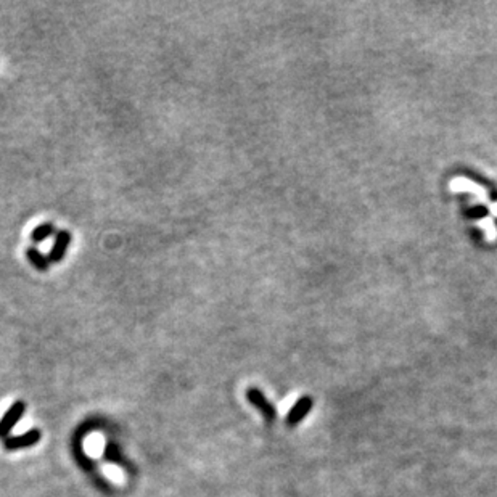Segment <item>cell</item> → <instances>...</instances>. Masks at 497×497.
I'll use <instances>...</instances> for the list:
<instances>
[{"label":"cell","instance_id":"cell-4","mask_svg":"<svg viewBox=\"0 0 497 497\" xmlns=\"http://www.w3.org/2000/svg\"><path fill=\"white\" fill-rule=\"evenodd\" d=\"M41 436L42 435L39 430H29L26 433H21V435L8 436L7 440H3V446L7 451H18L24 449V447H32L41 441Z\"/></svg>","mask_w":497,"mask_h":497},{"label":"cell","instance_id":"cell-7","mask_svg":"<svg viewBox=\"0 0 497 497\" xmlns=\"http://www.w3.org/2000/svg\"><path fill=\"white\" fill-rule=\"evenodd\" d=\"M57 232H58V230L55 227V224H53V223H44V224L37 225V227L32 229L31 242L34 245H39V243L46 242L47 238L53 237V235H57Z\"/></svg>","mask_w":497,"mask_h":497},{"label":"cell","instance_id":"cell-8","mask_svg":"<svg viewBox=\"0 0 497 497\" xmlns=\"http://www.w3.org/2000/svg\"><path fill=\"white\" fill-rule=\"evenodd\" d=\"M488 213H489V211L486 209L485 206L478 205V206H475V208H471V209L467 211V216H469V218H471V219H480V218H483V216H486Z\"/></svg>","mask_w":497,"mask_h":497},{"label":"cell","instance_id":"cell-9","mask_svg":"<svg viewBox=\"0 0 497 497\" xmlns=\"http://www.w3.org/2000/svg\"><path fill=\"white\" fill-rule=\"evenodd\" d=\"M105 454H106L108 459H110L111 462H116V464H120V462L122 460L120 451H118V447H115V446H108Z\"/></svg>","mask_w":497,"mask_h":497},{"label":"cell","instance_id":"cell-3","mask_svg":"<svg viewBox=\"0 0 497 497\" xmlns=\"http://www.w3.org/2000/svg\"><path fill=\"white\" fill-rule=\"evenodd\" d=\"M71 238L73 237H71L70 230H66V229L58 230L55 235V242H53L50 251L47 253L48 259H50L52 264H58L65 259L68 248H70V245H71Z\"/></svg>","mask_w":497,"mask_h":497},{"label":"cell","instance_id":"cell-2","mask_svg":"<svg viewBox=\"0 0 497 497\" xmlns=\"http://www.w3.org/2000/svg\"><path fill=\"white\" fill-rule=\"evenodd\" d=\"M247 400L250 401V404L256 407L261 412V415H263L265 420L268 422H274L275 420V415H277V411H275V407L270 404L268 397H265V395L261 390H258V388H248L247 390Z\"/></svg>","mask_w":497,"mask_h":497},{"label":"cell","instance_id":"cell-6","mask_svg":"<svg viewBox=\"0 0 497 497\" xmlns=\"http://www.w3.org/2000/svg\"><path fill=\"white\" fill-rule=\"evenodd\" d=\"M26 259L31 263L34 269L39 270V272H48L52 268V263L50 259H48V256L44 254L42 251L37 247H34V245L26 248Z\"/></svg>","mask_w":497,"mask_h":497},{"label":"cell","instance_id":"cell-5","mask_svg":"<svg viewBox=\"0 0 497 497\" xmlns=\"http://www.w3.org/2000/svg\"><path fill=\"white\" fill-rule=\"evenodd\" d=\"M314 401L311 396H301L299 400L294 402V406L290 409L287 415V423L290 426H297L303 418H306L309 412L312 411Z\"/></svg>","mask_w":497,"mask_h":497},{"label":"cell","instance_id":"cell-1","mask_svg":"<svg viewBox=\"0 0 497 497\" xmlns=\"http://www.w3.org/2000/svg\"><path fill=\"white\" fill-rule=\"evenodd\" d=\"M24 412H26V404H24L23 401L13 402V404L8 407V411L5 412L2 418H0V438L7 440L15 425L21 420Z\"/></svg>","mask_w":497,"mask_h":497}]
</instances>
